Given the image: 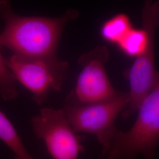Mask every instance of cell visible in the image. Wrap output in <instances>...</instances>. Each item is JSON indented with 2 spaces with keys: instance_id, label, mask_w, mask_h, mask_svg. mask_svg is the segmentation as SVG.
<instances>
[{
  "instance_id": "10",
  "label": "cell",
  "mask_w": 159,
  "mask_h": 159,
  "mask_svg": "<svg viewBox=\"0 0 159 159\" xmlns=\"http://www.w3.org/2000/svg\"><path fill=\"white\" fill-rule=\"evenodd\" d=\"M0 45V94L5 101H11L18 96L16 80L7 66L6 59L1 54Z\"/></svg>"
},
{
  "instance_id": "3",
  "label": "cell",
  "mask_w": 159,
  "mask_h": 159,
  "mask_svg": "<svg viewBox=\"0 0 159 159\" xmlns=\"http://www.w3.org/2000/svg\"><path fill=\"white\" fill-rule=\"evenodd\" d=\"M6 63L16 80L32 93L39 105L44 102L50 92L61 90L68 68V63L57 56L27 58L12 54Z\"/></svg>"
},
{
  "instance_id": "2",
  "label": "cell",
  "mask_w": 159,
  "mask_h": 159,
  "mask_svg": "<svg viewBox=\"0 0 159 159\" xmlns=\"http://www.w3.org/2000/svg\"><path fill=\"white\" fill-rule=\"evenodd\" d=\"M134 125L127 131L118 129L102 150V159H155L159 139V84L138 109Z\"/></svg>"
},
{
  "instance_id": "8",
  "label": "cell",
  "mask_w": 159,
  "mask_h": 159,
  "mask_svg": "<svg viewBox=\"0 0 159 159\" xmlns=\"http://www.w3.org/2000/svg\"><path fill=\"white\" fill-rule=\"evenodd\" d=\"M0 139L14 153V159H35L29 153L11 121L1 110Z\"/></svg>"
},
{
  "instance_id": "6",
  "label": "cell",
  "mask_w": 159,
  "mask_h": 159,
  "mask_svg": "<svg viewBox=\"0 0 159 159\" xmlns=\"http://www.w3.org/2000/svg\"><path fill=\"white\" fill-rule=\"evenodd\" d=\"M37 137L54 159H78L84 146L70 125L64 109L44 107L31 119Z\"/></svg>"
},
{
  "instance_id": "7",
  "label": "cell",
  "mask_w": 159,
  "mask_h": 159,
  "mask_svg": "<svg viewBox=\"0 0 159 159\" xmlns=\"http://www.w3.org/2000/svg\"><path fill=\"white\" fill-rule=\"evenodd\" d=\"M150 35L148 48L143 54L136 57L130 68L125 70V77L129 81L130 90L128 105L121 115L127 119L137 111L141 104L154 89L159 84V74L154 61V34Z\"/></svg>"
},
{
  "instance_id": "9",
  "label": "cell",
  "mask_w": 159,
  "mask_h": 159,
  "mask_svg": "<svg viewBox=\"0 0 159 159\" xmlns=\"http://www.w3.org/2000/svg\"><path fill=\"white\" fill-rule=\"evenodd\" d=\"M132 28L130 18L124 13H120L104 23L100 34L104 40L117 45Z\"/></svg>"
},
{
  "instance_id": "5",
  "label": "cell",
  "mask_w": 159,
  "mask_h": 159,
  "mask_svg": "<svg viewBox=\"0 0 159 159\" xmlns=\"http://www.w3.org/2000/svg\"><path fill=\"white\" fill-rule=\"evenodd\" d=\"M110 56L106 46H98L82 54L78 63L82 67L74 90L68 97L69 104L82 105L110 100L120 91L111 84L105 64Z\"/></svg>"
},
{
  "instance_id": "4",
  "label": "cell",
  "mask_w": 159,
  "mask_h": 159,
  "mask_svg": "<svg viewBox=\"0 0 159 159\" xmlns=\"http://www.w3.org/2000/svg\"><path fill=\"white\" fill-rule=\"evenodd\" d=\"M127 93L121 92L113 98L82 105L66 104L64 109L67 119L75 133L96 136L106 148L117 129L115 121L128 105Z\"/></svg>"
},
{
  "instance_id": "1",
  "label": "cell",
  "mask_w": 159,
  "mask_h": 159,
  "mask_svg": "<svg viewBox=\"0 0 159 159\" xmlns=\"http://www.w3.org/2000/svg\"><path fill=\"white\" fill-rule=\"evenodd\" d=\"M79 16L77 10H70L58 18L23 17L14 12L9 0H0V18L5 24L0 34V45L19 57H56L63 29Z\"/></svg>"
}]
</instances>
